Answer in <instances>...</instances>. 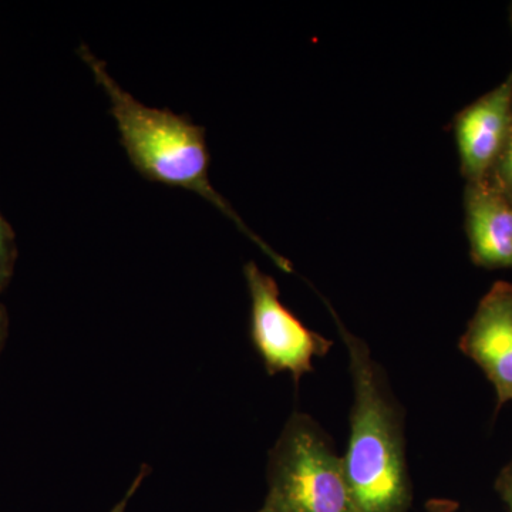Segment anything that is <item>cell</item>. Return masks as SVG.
I'll return each instance as SVG.
<instances>
[{"label":"cell","instance_id":"obj_12","mask_svg":"<svg viewBox=\"0 0 512 512\" xmlns=\"http://www.w3.org/2000/svg\"><path fill=\"white\" fill-rule=\"evenodd\" d=\"M456 501L443 500V498H434L426 505L427 512H454L457 510Z\"/></svg>","mask_w":512,"mask_h":512},{"label":"cell","instance_id":"obj_9","mask_svg":"<svg viewBox=\"0 0 512 512\" xmlns=\"http://www.w3.org/2000/svg\"><path fill=\"white\" fill-rule=\"evenodd\" d=\"M487 180L512 202V123L500 158Z\"/></svg>","mask_w":512,"mask_h":512},{"label":"cell","instance_id":"obj_13","mask_svg":"<svg viewBox=\"0 0 512 512\" xmlns=\"http://www.w3.org/2000/svg\"><path fill=\"white\" fill-rule=\"evenodd\" d=\"M9 333V315L5 306L0 303V353H2L3 346H5L6 338Z\"/></svg>","mask_w":512,"mask_h":512},{"label":"cell","instance_id":"obj_2","mask_svg":"<svg viewBox=\"0 0 512 512\" xmlns=\"http://www.w3.org/2000/svg\"><path fill=\"white\" fill-rule=\"evenodd\" d=\"M79 55L90 67L94 79L109 96L111 114L119 127L121 143L128 158L144 178L156 183L173 185L201 195L234 222L249 239L255 242L279 268L292 272V265L284 256L251 231L229 202L212 187L208 178V154L205 130L187 117L170 110L144 106L107 72L104 62L82 46Z\"/></svg>","mask_w":512,"mask_h":512},{"label":"cell","instance_id":"obj_14","mask_svg":"<svg viewBox=\"0 0 512 512\" xmlns=\"http://www.w3.org/2000/svg\"><path fill=\"white\" fill-rule=\"evenodd\" d=\"M256 512H268V511H266L265 508H261V510H258Z\"/></svg>","mask_w":512,"mask_h":512},{"label":"cell","instance_id":"obj_4","mask_svg":"<svg viewBox=\"0 0 512 512\" xmlns=\"http://www.w3.org/2000/svg\"><path fill=\"white\" fill-rule=\"evenodd\" d=\"M244 275L251 296L252 345L268 375L289 373L298 384L306 373L313 372V359L328 355L333 342L303 325L286 308L275 279L255 262L245 265Z\"/></svg>","mask_w":512,"mask_h":512},{"label":"cell","instance_id":"obj_3","mask_svg":"<svg viewBox=\"0 0 512 512\" xmlns=\"http://www.w3.org/2000/svg\"><path fill=\"white\" fill-rule=\"evenodd\" d=\"M266 480L268 512H356L343 458L309 414L286 421L269 453Z\"/></svg>","mask_w":512,"mask_h":512},{"label":"cell","instance_id":"obj_10","mask_svg":"<svg viewBox=\"0 0 512 512\" xmlns=\"http://www.w3.org/2000/svg\"><path fill=\"white\" fill-rule=\"evenodd\" d=\"M495 490H497L501 500L507 504L508 512H512V460L498 474L497 481H495Z\"/></svg>","mask_w":512,"mask_h":512},{"label":"cell","instance_id":"obj_6","mask_svg":"<svg viewBox=\"0 0 512 512\" xmlns=\"http://www.w3.org/2000/svg\"><path fill=\"white\" fill-rule=\"evenodd\" d=\"M512 123V73L505 82L457 114L454 120L461 174L468 183L487 180Z\"/></svg>","mask_w":512,"mask_h":512},{"label":"cell","instance_id":"obj_7","mask_svg":"<svg viewBox=\"0 0 512 512\" xmlns=\"http://www.w3.org/2000/svg\"><path fill=\"white\" fill-rule=\"evenodd\" d=\"M471 261L484 269H512V202L488 180L464 194Z\"/></svg>","mask_w":512,"mask_h":512},{"label":"cell","instance_id":"obj_8","mask_svg":"<svg viewBox=\"0 0 512 512\" xmlns=\"http://www.w3.org/2000/svg\"><path fill=\"white\" fill-rule=\"evenodd\" d=\"M16 258H18V247H16L15 232L0 214V292L8 288L15 271Z\"/></svg>","mask_w":512,"mask_h":512},{"label":"cell","instance_id":"obj_15","mask_svg":"<svg viewBox=\"0 0 512 512\" xmlns=\"http://www.w3.org/2000/svg\"><path fill=\"white\" fill-rule=\"evenodd\" d=\"M511 23H512V5H511Z\"/></svg>","mask_w":512,"mask_h":512},{"label":"cell","instance_id":"obj_5","mask_svg":"<svg viewBox=\"0 0 512 512\" xmlns=\"http://www.w3.org/2000/svg\"><path fill=\"white\" fill-rule=\"evenodd\" d=\"M458 348L493 384L497 412L512 402V284L497 282L485 293Z\"/></svg>","mask_w":512,"mask_h":512},{"label":"cell","instance_id":"obj_1","mask_svg":"<svg viewBox=\"0 0 512 512\" xmlns=\"http://www.w3.org/2000/svg\"><path fill=\"white\" fill-rule=\"evenodd\" d=\"M349 355L353 404L343 454L356 512H407L413 487L406 458L404 413L382 366L330 308Z\"/></svg>","mask_w":512,"mask_h":512},{"label":"cell","instance_id":"obj_11","mask_svg":"<svg viewBox=\"0 0 512 512\" xmlns=\"http://www.w3.org/2000/svg\"><path fill=\"white\" fill-rule=\"evenodd\" d=\"M147 476L148 468L147 466H144L143 468H141L140 473H138L136 480H134L133 484H131L130 488H128L126 495H124V498H121L120 503L114 505L113 510H111L110 512H126L128 501H130L131 497H133V495L136 494L138 487H140L141 483H143L144 478H146Z\"/></svg>","mask_w":512,"mask_h":512}]
</instances>
